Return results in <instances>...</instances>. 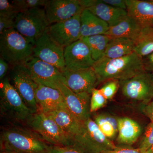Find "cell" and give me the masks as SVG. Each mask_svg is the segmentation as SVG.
<instances>
[{
    "instance_id": "74e56055",
    "label": "cell",
    "mask_w": 153,
    "mask_h": 153,
    "mask_svg": "<svg viewBox=\"0 0 153 153\" xmlns=\"http://www.w3.org/2000/svg\"><path fill=\"white\" fill-rule=\"evenodd\" d=\"M107 4L116 8L127 10L126 0H102Z\"/></svg>"
},
{
    "instance_id": "44dd1931",
    "label": "cell",
    "mask_w": 153,
    "mask_h": 153,
    "mask_svg": "<svg viewBox=\"0 0 153 153\" xmlns=\"http://www.w3.org/2000/svg\"><path fill=\"white\" fill-rule=\"evenodd\" d=\"M118 123L117 141L123 146H130L140 136L141 127L135 121L127 117H118Z\"/></svg>"
},
{
    "instance_id": "ba28073f",
    "label": "cell",
    "mask_w": 153,
    "mask_h": 153,
    "mask_svg": "<svg viewBox=\"0 0 153 153\" xmlns=\"http://www.w3.org/2000/svg\"><path fill=\"white\" fill-rule=\"evenodd\" d=\"M122 92L126 98L142 104L153 99V79L146 71L126 80L120 81Z\"/></svg>"
},
{
    "instance_id": "603a6c76",
    "label": "cell",
    "mask_w": 153,
    "mask_h": 153,
    "mask_svg": "<svg viewBox=\"0 0 153 153\" xmlns=\"http://www.w3.org/2000/svg\"><path fill=\"white\" fill-rule=\"evenodd\" d=\"M80 23L81 38L104 35L109 28L106 22L86 9L83 10L81 13Z\"/></svg>"
},
{
    "instance_id": "cb8c5ba5",
    "label": "cell",
    "mask_w": 153,
    "mask_h": 153,
    "mask_svg": "<svg viewBox=\"0 0 153 153\" xmlns=\"http://www.w3.org/2000/svg\"><path fill=\"white\" fill-rule=\"evenodd\" d=\"M135 41L122 37H111L103 57L120 58L134 52Z\"/></svg>"
},
{
    "instance_id": "e575fe53",
    "label": "cell",
    "mask_w": 153,
    "mask_h": 153,
    "mask_svg": "<svg viewBox=\"0 0 153 153\" xmlns=\"http://www.w3.org/2000/svg\"><path fill=\"white\" fill-rule=\"evenodd\" d=\"M145 71L149 74L153 79V52L150 55L143 57Z\"/></svg>"
},
{
    "instance_id": "d590c367",
    "label": "cell",
    "mask_w": 153,
    "mask_h": 153,
    "mask_svg": "<svg viewBox=\"0 0 153 153\" xmlns=\"http://www.w3.org/2000/svg\"><path fill=\"white\" fill-rule=\"evenodd\" d=\"M141 111L153 123V99L148 103L142 104Z\"/></svg>"
},
{
    "instance_id": "7c38bea8",
    "label": "cell",
    "mask_w": 153,
    "mask_h": 153,
    "mask_svg": "<svg viewBox=\"0 0 153 153\" xmlns=\"http://www.w3.org/2000/svg\"><path fill=\"white\" fill-rule=\"evenodd\" d=\"M57 89L62 94L67 108L78 120L82 122L90 117L91 94L73 92L66 85L64 76L57 82Z\"/></svg>"
},
{
    "instance_id": "8992f818",
    "label": "cell",
    "mask_w": 153,
    "mask_h": 153,
    "mask_svg": "<svg viewBox=\"0 0 153 153\" xmlns=\"http://www.w3.org/2000/svg\"><path fill=\"white\" fill-rule=\"evenodd\" d=\"M50 25L44 9L36 8L19 12L14 29L34 45Z\"/></svg>"
},
{
    "instance_id": "277c9868",
    "label": "cell",
    "mask_w": 153,
    "mask_h": 153,
    "mask_svg": "<svg viewBox=\"0 0 153 153\" xmlns=\"http://www.w3.org/2000/svg\"><path fill=\"white\" fill-rule=\"evenodd\" d=\"M70 147L82 153H102L117 147L91 117L82 122L79 134L71 140Z\"/></svg>"
},
{
    "instance_id": "5b68a950",
    "label": "cell",
    "mask_w": 153,
    "mask_h": 153,
    "mask_svg": "<svg viewBox=\"0 0 153 153\" xmlns=\"http://www.w3.org/2000/svg\"><path fill=\"white\" fill-rule=\"evenodd\" d=\"M1 114L15 121H27L33 114L13 85L7 79L1 82L0 90Z\"/></svg>"
},
{
    "instance_id": "8d00e7d4",
    "label": "cell",
    "mask_w": 153,
    "mask_h": 153,
    "mask_svg": "<svg viewBox=\"0 0 153 153\" xmlns=\"http://www.w3.org/2000/svg\"><path fill=\"white\" fill-rule=\"evenodd\" d=\"M51 153H82L71 147L52 146Z\"/></svg>"
},
{
    "instance_id": "8fae6325",
    "label": "cell",
    "mask_w": 153,
    "mask_h": 153,
    "mask_svg": "<svg viewBox=\"0 0 153 153\" xmlns=\"http://www.w3.org/2000/svg\"><path fill=\"white\" fill-rule=\"evenodd\" d=\"M81 13L68 20L49 26L47 32L48 35L60 47L65 48L81 39Z\"/></svg>"
},
{
    "instance_id": "f35d334b",
    "label": "cell",
    "mask_w": 153,
    "mask_h": 153,
    "mask_svg": "<svg viewBox=\"0 0 153 153\" xmlns=\"http://www.w3.org/2000/svg\"><path fill=\"white\" fill-rule=\"evenodd\" d=\"M9 64L2 57H0V79L3 80L8 70Z\"/></svg>"
},
{
    "instance_id": "83f0119b",
    "label": "cell",
    "mask_w": 153,
    "mask_h": 153,
    "mask_svg": "<svg viewBox=\"0 0 153 153\" xmlns=\"http://www.w3.org/2000/svg\"><path fill=\"white\" fill-rule=\"evenodd\" d=\"M47 0H14L11 1L19 12L30 9L45 7Z\"/></svg>"
},
{
    "instance_id": "4316f807",
    "label": "cell",
    "mask_w": 153,
    "mask_h": 153,
    "mask_svg": "<svg viewBox=\"0 0 153 153\" xmlns=\"http://www.w3.org/2000/svg\"><path fill=\"white\" fill-rule=\"evenodd\" d=\"M134 52L144 57L153 52V29H143L135 42Z\"/></svg>"
},
{
    "instance_id": "6da1fadb",
    "label": "cell",
    "mask_w": 153,
    "mask_h": 153,
    "mask_svg": "<svg viewBox=\"0 0 153 153\" xmlns=\"http://www.w3.org/2000/svg\"><path fill=\"white\" fill-rule=\"evenodd\" d=\"M92 68L100 83L113 79L123 81L145 71L143 57L135 52L120 58L102 57Z\"/></svg>"
},
{
    "instance_id": "ffe728a7",
    "label": "cell",
    "mask_w": 153,
    "mask_h": 153,
    "mask_svg": "<svg viewBox=\"0 0 153 153\" xmlns=\"http://www.w3.org/2000/svg\"><path fill=\"white\" fill-rule=\"evenodd\" d=\"M45 114L54 120L71 140L81 130L83 122L78 120L67 108L57 110Z\"/></svg>"
},
{
    "instance_id": "4fadbf2b",
    "label": "cell",
    "mask_w": 153,
    "mask_h": 153,
    "mask_svg": "<svg viewBox=\"0 0 153 153\" xmlns=\"http://www.w3.org/2000/svg\"><path fill=\"white\" fill-rule=\"evenodd\" d=\"M33 80L38 83L57 89V84L63 77L55 66L33 57L25 64Z\"/></svg>"
},
{
    "instance_id": "d6a6232c",
    "label": "cell",
    "mask_w": 153,
    "mask_h": 153,
    "mask_svg": "<svg viewBox=\"0 0 153 153\" xmlns=\"http://www.w3.org/2000/svg\"><path fill=\"white\" fill-rule=\"evenodd\" d=\"M102 153H146V152L139 148L137 149L129 146H117L114 149L108 150Z\"/></svg>"
},
{
    "instance_id": "836d02e7",
    "label": "cell",
    "mask_w": 153,
    "mask_h": 153,
    "mask_svg": "<svg viewBox=\"0 0 153 153\" xmlns=\"http://www.w3.org/2000/svg\"><path fill=\"white\" fill-rule=\"evenodd\" d=\"M16 19L0 17V35L6 30L14 29Z\"/></svg>"
},
{
    "instance_id": "ab89813d",
    "label": "cell",
    "mask_w": 153,
    "mask_h": 153,
    "mask_svg": "<svg viewBox=\"0 0 153 153\" xmlns=\"http://www.w3.org/2000/svg\"><path fill=\"white\" fill-rule=\"evenodd\" d=\"M146 153H153V146L146 152Z\"/></svg>"
},
{
    "instance_id": "7a4b0ae2",
    "label": "cell",
    "mask_w": 153,
    "mask_h": 153,
    "mask_svg": "<svg viewBox=\"0 0 153 153\" xmlns=\"http://www.w3.org/2000/svg\"><path fill=\"white\" fill-rule=\"evenodd\" d=\"M1 151L15 153H51L49 146L40 136L26 129L11 128L1 132Z\"/></svg>"
},
{
    "instance_id": "2e32d148",
    "label": "cell",
    "mask_w": 153,
    "mask_h": 153,
    "mask_svg": "<svg viewBox=\"0 0 153 153\" xmlns=\"http://www.w3.org/2000/svg\"><path fill=\"white\" fill-rule=\"evenodd\" d=\"M44 9L50 25L71 19L84 10L79 0H50Z\"/></svg>"
},
{
    "instance_id": "9a60e30c",
    "label": "cell",
    "mask_w": 153,
    "mask_h": 153,
    "mask_svg": "<svg viewBox=\"0 0 153 153\" xmlns=\"http://www.w3.org/2000/svg\"><path fill=\"white\" fill-rule=\"evenodd\" d=\"M62 73L66 85L76 93L86 92L91 94L92 90L100 84L92 67L74 71L65 70Z\"/></svg>"
},
{
    "instance_id": "7402d4cb",
    "label": "cell",
    "mask_w": 153,
    "mask_h": 153,
    "mask_svg": "<svg viewBox=\"0 0 153 153\" xmlns=\"http://www.w3.org/2000/svg\"><path fill=\"white\" fill-rule=\"evenodd\" d=\"M143 29L135 20L128 15L117 25L109 27L104 35L111 37L128 38L136 42L141 35Z\"/></svg>"
},
{
    "instance_id": "1f68e13d",
    "label": "cell",
    "mask_w": 153,
    "mask_h": 153,
    "mask_svg": "<svg viewBox=\"0 0 153 153\" xmlns=\"http://www.w3.org/2000/svg\"><path fill=\"white\" fill-rule=\"evenodd\" d=\"M153 146V123H150L147 126L139 148L146 152Z\"/></svg>"
},
{
    "instance_id": "9c48e42d",
    "label": "cell",
    "mask_w": 153,
    "mask_h": 153,
    "mask_svg": "<svg viewBox=\"0 0 153 153\" xmlns=\"http://www.w3.org/2000/svg\"><path fill=\"white\" fill-rule=\"evenodd\" d=\"M11 78L13 85L26 105L35 113L39 111L36 99L38 83L32 78L27 67L24 65L13 66Z\"/></svg>"
},
{
    "instance_id": "d6986e66",
    "label": "cell",
    "mask_w": 153,
    "mask_h": 153,
    "mask_svg": "<svg viewBox=\"0 0 153 153\" xmlns=\"http://www.w3.org/2000/svg\"><path fill=\"white\" fill-rule=\"evenodd\" d=\"M128 15L143 29H153V0H126Z\"/></svg>"
},
{
    "instance_id": "60d3db41",
    "label": "cell",
    "mask_w": 153,
    "mask_h": 153,
    "mask_svg": "<svg viewBox=\"0 0 153 153\" xmlns=\"http://www.w3.org/2000/svg\"><path fill=\"white\" fill-rule=\"evenodd\" d=\"M15 153L12 152H8V151H1V153Z\"/></svg>"
},
{
    "instance_id": "ac0fdd59",
    "label": "cell",
    "mask_w": 153,
    "mask_h": 153,
    "mask_svg": "<svg viewBox=\"0 0 153 153\" xmlns=\"http://www.w3.org/2000/svg\"><path fill=\"white\" fill-rule=\"evenodd\" d=\"M36 99L39 111L44 114L67 108L60 91L52 88L38 84L36 90Z\"/></svg>"
},
{
    "instance_id": "d4e9b609",
    "label": "cell",
    "mask_w": 153,
    "mask_h": 153,
    "mask_svg": "<svg viewBox=\"0 0 153 153\" xmlns=\"http://www.w3.org/2000/svg\"><path fill=\"white\" fill-rule=\"evenodd\" d=\"M111 37L105 35H96L81 39L87 44L95 62L104 56L107 46Z\"/></svg>"
},
{
    "instance_id": "4dcf8cb0",
    "label": "cell",
    "mask_w": 153,
    "mask_h": 153,
    "mask_svg": "<svg viewBox=\"0 0 153 153\" xmlns=\"http://www.w3.org/2000/svg\"><path fill=\"white\" fill-rule=\"evenodd\" d=\"M19 12L17 8L7 0L0 1V17L16 18Z\"/></svg>"
},
{
    "instance_id": "484cf974",
    "label": "cell",
    "mask_w": 153,
    "mask_h": 153,
    "mask_svg": "<svg viewBox=\"0 0 153 153\" xmlns=\"http://www.w3.org/2000/svg\"><path fill=\"white\" fill-rule=\"evenodd\" d=\"M118 118L108 114H101L96 116L94 120L103 134L111 140L118 134Z\"/></svg>"
},
{
    "instance_id": "5bb4252c",
    "label": "cell",
    "mask_w": 153,
    "mask_h": 153,
    "mask_svg": "<svg viewBox=\"0 0 153 153\" xmlns=\"http://www.w3.org/2000/svg\"><path fill=\"white\" fill-rule=\"evenodd\" d=\"M64 58L66 70L68 71L91 68L95 62L88 46L81 39L64 48Z\"/></svg>"
},
{
    "instance_id": "30bf717a",
    "label": "cell",
    "mask_w": 153,
    "mask_h": 153,
    "mask_svg": "<svg viewBox=\"0 0 153 153\" xmlns=\"http://www.w3.org/2000/svg\"><path fill=\"white\" fill-rule=\"evenodd\" d=\"M47 32L35 42L33 47V57L55 66L63 72L66 70L64 48L53 41Z\"/></svg>"
},
{
    "instance_id": "52a82bcc",
    "label": "cell",
    "mask_w": 153,
    "mask_h": 153,
    "mask_svg": "<svg viewBox=\"0 0 153 153\" xmlns=\"http://www.w3.org/2000/svg\"><path fill=\"white\" fill-rule=\"evenodd\" d=\"M27 122L46 142L53 146H71V139L47 114L38 111L33 114Z\"/></svg>"
},
{
    "instance_id": "3957f363",
    "label": "cell",
    "mask_w": 153,
    "mask_h": 153,
    "mask_svg": "<svg viewBox=\"0 0 153 153\" xmlns=\"http://www.w3.org/2000/svg\"><path fill=\"white\" fill-rule=\"evenodd\" d=\"M34 45L15 29L0 35V54L13 66L25 65L33 57Z\"/></svg>"
},
{
    "instance_id": "f546056e",
    "label": "cell",
    "mask_w": 153,
    "mask_h": 153,
    "mask_svg": "<svg viewBox=\"0 0 153 153\" xmlns=\"http://www.w3.org/2000/svg\"><path fill=\"white\" fill-rule=\"evenodd\" d=\"M120 86V81L113 79L105 82L100 90L107 100H110L113 98Z\"/></svg>"
},
{
    "instance_id": "e0dca14e",
    "label": "cell",
    "mask_w": 153,
    "mask_h": 153,
    "mask_svg": "<svg viewBox=\"0 0 153 153\" xmlns=\"http://www.w3.org/2000/svg\"><path fill=\"white\" fill-rule=\"evenodd\" d=\"M83 9H86L96 16L112 27L128 16L126 10L114 7L102 0H79Z\"/></svg>"
},
{
    "instance_id": "f1b7e54d",
    "label": "cell",
    "mask_w": 153,
    "mask_h": 153,
    "mask_svg": "<svg viewBox=\"0 0 153 153\" xmlns=\"http://www.w3.org/2000/svg\"><path fill=\"white\" fill-rule=\"evenodd\" d=\"M107 100L100 89H94L91 95L90 112H94L103 107L107 104Z\"/></svg>"
}]
</instances>
